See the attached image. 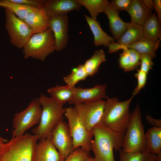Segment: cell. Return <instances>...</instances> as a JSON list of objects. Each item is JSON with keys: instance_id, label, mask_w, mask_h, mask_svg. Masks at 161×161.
I'll return each mask as SVG.
<instances>
[{"instance_id": "1", "label": "cell", "mask_w": 161, "mask_h": 161, "mask_svg": "<svg viewBox=\"0 0 161 161\" xmlns=\"http://www.w3.org/2000/svg\"><path fill=\"white\" fill-rule=\"evenodd\" d=\"M94 139L91 141V150L96 161H115L113 150L118 151L122 147L124 134L114 132L98 124L92 129Z\"/></svg>"}, {"instance_id": "2", "label": "cell", "mask_w": 161, "mask_h": 161, "mask_svg": "<svg viewBox=\"0 0 161 161\" xmlns=\"http://www.w3.org/2000/svg\"><path fill=\"white\" fill-rule=\"evenodd\" d=\"M134 97L132 95L122 101H120L116 97L107 98L98 124L114 132L124 134L130 117V105Z\"/></svg>"}, {"instance_id": "3", "label": "cell", "mask_w": 161, "mask_h": 161, "mask_svg": "<svg viewBox=\"0 0 161 161\" xmlns=\"http://www.w3.org/2000/svg\"><path fill=\"white\" fill-rule=\"evenodd\" d=\"M37 140L28 133L12 137L0 148V161H35Z\"/></svg>"}, {"instance_id": "4", "label": "cell", "mask_w": 161, "mask_h": 161, "mask_svg": "<svg viewBox=\"0 0 161 161\" xmlns=\"http://www.w3.org/2000/svg\"><path fill=\"white\" fill-rule=\"evenodd\" d=\"M39 99L42 109L39 125L32 132L40 140L50 139L51 132L57 123L63 119L65 108L64 104L58 103L43 93Z\"/></svg>"}, {"instance_id": "5", "label": "cell", "mask_w": 161, "mask_h": 161, "mask_svg": "<svg viewBox=\"0 0 161 161\" xmlns=\"http://www.w3.org/2000/svg\"><path fill=\"white\" fill-rule=\"evenodd\" d=\"M147 149L141 110L138 104L131 113L124 136L122 149L126 152H142Z\"/></svg>"}, {"instance_id": "6", "label": "cell", "mask_w": 161, "mask_h": 161, "mask_svg": "<svg viewBox=\"0 0 161 161\" xmlns=\"http://www.w3.org/2000/svg\"><path fill=\"white\" fill-rule=\"evenodd\" d=\"M23 49L24 59L32 58L44 61L55 50V40L52 30L49 28L33 34Z\"/></svg>"}, {"instance_id": "7", "label": "cell", "mask_w": 161, "mask_h": 161, "mask_svg": "<svg viewBox=\"0 0 161 161\" xmlns=\"http://www.w3.org/2000/svg\"><path fill=\"white\" fill-rule=\"evenodd\" d=\"M42 109L39 98L32 100L27 107L15 114L13 120L12 137L23 135L27 130L39 123Z\"/></svg>"}, {"instance_id": "8", "label": "cell", "mask_w": 161, "mask_h": 161, "mask_svg": "<svg viewBox=\"0 0 161 161\" xmlns=\"http://www.w3.org/2000/svg\"><path fill=\"white\" fill-rule=\"evenodd\" d=\"M64 114L68 121V125L72 140L73 150L81 147L90 151L93 137L92 133L87 130L74 108H65Z\"/></svg>"}, {"instance_id": "9", "label": "cell", "mask_w": 161, "mask_h": 161, "mask_svg": "<svg viewBox=\"0 0 161 161\" xmlns=\"http://www.w3.org/2000/svg\"><path fill=\"white\" fill-rule=\"evenodd\" d=\"M5 27L12 45L23 48L33 34L31 29L22 20L10 11L5 9Z\"/></svg>"}, {"instance_id": "10", "label": "cell", "mask_w": 161, "mask_h": 161, "mask_svg": "<svg viewBox=\"0 0 161 161\" xmlns=\"http://www.w3.org/2000/svg\"><path fill=\"white\" fill-rule=\"evenodd\" d=\"M105 103V101L100 99L75 106L78 115L89 132H92L93 128L99 123Z\"/></svg>"}, {"instance_id": "11", "label": "cell", "mask_w": 161, "mask_h": 161, "mask_svg": "<svg viewBox=\"0 0 161 161\" xmlns=\"http://www.w3.org/2000/svg\"><path fill=\"white\" fill-rule=\"evenodd\" d=\"M49 139L65 158L73 151L72 140L68 125L63 119L52 129Z\"/></svg>"}, {"instance_id": "12", "label": "cell", "mask_w": 161, "mask_h": 161, "mask_svg": "<svg viewBox=\"0 0 161 161\" xmlns=\"http://www.w3.org/2000/svg\"><path fill=\"white\" fill-rule=\"evenodd\" d=\"M49 27L54 36L55 50L60 51L66 48L68 40L69 18L67 14L49 17Z\"/></svg>"}, {"instance_id": "13", "label": "cell", "mask_w": 161, "mask_h": 161, "mask_svg": "<svg viewBox=\"0 0 161 161\" xmlns=\"http://www.w3.org/2000/svg\"><path fill=\"white\" fill-rule=\"evenodd\" d=\"M160 41L155 42L144 37L138 41L126 45H120L115 42H113L108 47V52L111 53L115 52L120 49H132L140 54H149L154 58L156 56V52L159 47Z\"/></svg>"}, {"instance_id": "14", "label": "cell", "mask_w": 161, "mask_h": 161, "mask_svg": "<svg viewBox=\"0 0 161 161\" xmlns=\"http://www.w3.org/2000/svg\"><path fill=\"white\" fill-rule=\"evenodd\" d=\"M106 84L98 85L91 88L75 87V93L73 99L69 103L75 106L97 100L106 99Z\"/></svg>"}, {"instance_id": "15", "label": "cell", "mask_w": 161, "mask_h": 161, "mask_svg": "<svg viewBox=\"0 0 161 161\" xmlns=\"http://www.w3.org/2000/svg\"><path fill=\"white\" fill-rule=\"evenodd\" d=\"M81 6L77 0H45L43 9L49 17L78 10Z\"/></svg>"}, {"instance_id": "16", "label": "cell", "mask_w": 161, "mask_h": 161, "mask_svg": "<svg viewBox=\"0 0 161 161\" xmlns=\"http://www.w3.org/2000/svg\"><path fill=\"white\" fill-rule=\"evenodd\" d=\"M65 159L49 139L40 140L37 143L35 161H64Z\"/></svg>"}, {"instance_id": "17", "label": "cell", "mask_w": 161, "mask_h": 161, "mask_svg": "<svg viewBox=\"0 0 161 161\" xmlns=\"http://www.w3.org/2000/svg\"><path fill=\"white\" fill-rule=\"evenodd\" d=\"M23 21L31 29L33 34L41 32L49 28V17L43 8L30 12Z\"/></svg>"}, {"instance_id": "18", "label": "cell", "mask_w": 161, "mask_h": 161, "mask_svg": "<svg viewBox=\"0 0 161 161\" xmlns=\"http://www.w3.org/2000/svg\"><path fill=\"white\" fill-rule=\"evenodd\" d=\"M104 13L107 16L110 30L113 38L117 40L124 33L127 28L128 23L123 21L119 15V12L109 4Z\"/></svg>"}, {"instance_id": "19", "label": "cell", "mask_w": 161, "mask_h": 161, "mask_svg": "<svg viewBox=\"0 0 161 161\" xmlns=\"http://www.w3.org/2000/svg\"><path fill=\"white\" fill-rule=\"evenodd\" d=\"M126 11L130 16L131 23L142 26L147 18L152 14L142 0H132Z\"/></svg>"}, {"instance_id": "20", "label": "cell", "mask_w": 161, "mask_h": 161, "mask_svg": "<svg viewBox=\"0 0 161 161\" xmlns=\"http://www.w3.org/2000/svg\"><path fill=\"white\" fill-rule=\"evenodd\" d=\"M84 16L94 35V44L95 46L98 47L102 45L108 47L111 43L115 42L113 37L103 30L99 22L86 15H84Z\"/></svg>"}, {"instance_id": "21", "label": "cell", "mask_w": 161, "mask_h": 161, "mask_svg": "<svg viewBox=\"0 0 161 161\" xmlns=\"http://www.w3.org/2000/svg\"><path fill=\"white\" fill-rule=\"evenodd\" d=\"M161 24L156 13H152L142 25L144 37L155 42L160 41Z\"/></svg>"}, {"instance_id": "22", "label": "cell", "mask_w": 161, "mask_h": 161, "mask_svg": "<svg viewBox=\"0 0 161 161\" xmlns=\"http://www.w3.org/2000/svg\"><path fill=\"white\" fill-rule=\"evenodd\" d=\"M52 99L55 101L63 104L71 101L75 97V87H71L67 85H56L47 90Z\"/></svg>"}, {"instance_id": "23", "label": "cell", "mask_w": 161, "mask_h": 161, "mask_svg": "<svg viewBox=\"0 0 161 161\" xmlns=\"http://www.w3.org/2000/svg\"><path fill=\"white\" fill-rule=\"evenodd\" d=\"M144 37L142 26L131 22L125 32L116 42L121 45H126L135 43Z\"/></svg>"}, {"instance_id": "24", "label": "cell", "mask_w": 161, "mask_h": 161, "mask_svg": "<svg viewBox=\"0 0 161 161\" xmlns=\"http://www.w3.org/2000/svg\"><path fill=\"white\" fill-rule=\"evenodd\" d=\"M147 148L161 159V127H152L145 133Z\"/></svg>"}, {"instance_id": "25", "label": "cell", "mask_w": 161, "mask_h": 161, "mask_svg": "<svg viewBox=\"0 0 161 161\" xmlns=\"http://www.w3.org/2000/svg\"><path fill=\"white\" fill-rule=\"evenodd\" d=\"M120 161H161V159L147 149L142 152H126L122 148L118 150Z\"/></svg>"}, {"instance_id": "26", "label": "cell", "mask_w": 161, "mask_h": 161, "mask_svg": "<svg viewBox=\"0 0 161 161\" xmlns=\"http://www.w3.org/2000/svg\"><path fill=\"white\" fill-rule=\"evenodd\" d=\"M106 61L105 54L102 49L96 50L92 57L83 64L88 76H92L97 72L100 65Z\"/></svg>"}, {"instance_id": "27", "label": "cell", "mask_w": 161, "mask_h": 161, "mask_svg": "<svg viewBox=\"0 0 161 161\" xmlns=\"http://www.w3.org/2000/svg\"><path fill=\"white\" fill-rule=\"evenodd\" d=\"M82 6L88 10L92 19L97 20L98 14L104 12L107 6L109 4L107 0H77Z\"/></svg>"}, {"instance_id": "28", "label": "cell", "mask_w": 161, "mask_h": 161, "mask_svg": "<svg viewBox=\"0 0 161 161\" xmlns=\"http://www.w3.org/2000/svg\"><path fill=\"white\" fill-rule=\"evenodd\" d=\"M0 7L10 11L22 20L29 13L38 9L15 3L10 0H0Z\"/></svg>"}, {"instance_id": "29", "label": "cell", "mask_w": 161, "mask_h": 161, "mask_svg": "<svg viewBox=\"0 0 161 161\" xmlns=\"http://www.w3.org/2000/svg\"><path fill=\"white\" fill-rule=\"evenodd\" d=\"M88 76L83 65L80 64L73 69L71 73L63 78L66 85L74 87L78 82L86 80Z\"/></svg>"}, {"instance_id": "30", "label": "cell", "mask_w": 161, "mask_h": 161, "mask_svg": "<svg viewBox=\"0 0 161 161\" xmlns=\"http://www.w3.org/2000/svg\"><path fill=\"white\" fill-rule=\"evenodd\" d=\"M89 152L82 148H77L74 150L64 161H83L86 157L90 155Z\"/></svg>"}, {"instance_id": "31", "label": "cell", "mask_w": 161, "mask_h": 161, "mask_svg": "<svg viewBox=\"0 0 161 161\" xmlns=\"http://www.w3.org/2000/svg\"><path fill=\"white\" fill-rule=\"evenodd\" d=\"M147 74L140 69L137 70V72L134 75L137 81V84L134 89L132 95L134 96L137 95L141 89L145 86Z\"/></svg>"}, {"instance_id": "32", "label": "cell", "mask_w": 161, "mask_h": 161, "mask_svg": "<svg viewBox=\"0 0 161 161\" xmlns=\"http://www.w3.org/2000/svg\"><path fill=\"white\" fill-rule=\"evenodd\" d=\"M153 58L150 55L147 54H140V69L148 74L150 69H152L153 65L152 61Z\"/></svg>"}, {"instance_id": "33", "label": "cell", "mask_w": 161, "mask_h": 161, "mask_svg": "<svg viewBox=\"0 0 161 161\" xmlns=\"http://www.w3.org/2000/svg\"><path fill=\"white\" fill-rule=\"evenodd\" d=\"M120 54L119 63L120 67L125 72L129 71L130 56L127 49H123Z\"/></svg>"}, {"instance_id": "34", "label": "cell", "mask_w": 161, "mask_h": 161, "mask_svg": "<svg viewBox=\"0 0 161 161\" xmlns=\"http://www.w3.org/2000/svg\"><path fill=\"white\" fill-rule=\"evenodd\" d=\"M130 56L129 71L136 69L140 65V54L132 49H127Z\"/></svg>"}, {"instance_id": "35", "label": "cell", "mask_w": 161, "mask_h": 161, "mask_svg": "<svg viewBox=\"0 0 161 161\" xmlns=\"http://www.w3.org/2000/svg\"><path fill=\"white\" fill-rule=\"evenodd\" d=\"M132 0H112L109 1L110 4L114 9L120 11H126L129 7Z\"/></svg>"}, {"instance_id": "36", "label": "cell", "mask_w": 161, "mask_h": 161, "mask_svg": "<svg viewBox=\"0 0 161 161\" xmlns=\"http://www.w3.org/2000/svg\"><path fill=\"white\" fill-rule=\"evenodd\" d=\"M12 2L21 5L42 8L45 0H10Z\"/></svg>"}, {"instance_id": "37", "label": "cell", "mask_w": 161, "mask_h": 161, "mask_svg": "<svg viewBox=\"0 0 161 161\" xmlns=\"http://www.w3.org/2000/svg\"><path fill=\"white\" fill-rule=\"evenodd\" d=\"M146 119L148 123L152 127H161V119H155L152 117L150 115H147Z\"/></svg>"}, {"instance_id": "38", "label": "cell", "mask_w": 161, "mask_h": 161, "mask_svg": "<svg viewBox=\"0 0 161 161\" xmlns=\"http://www.w3.org/2000/svg\"><path fill=\"white\" fill-rule=\"evenodd\" d=\"M153 1L154 8L157 13V17L161 24V0H154Z\"/></svg>"}, {"instance_id": "39", "label": "cell", "mask_w": 161, "mask_h": 161, "mask_svg": "<svg viewBox=\"0 0 161 161\" xmlns=\"http://www.w3.org/2000/svg\"><path fill=\"white\" fill-rule=\"evenodd\" d=\"M142 1L144 5L148 9L151 11L154 9L153 1L152 0H143Z\"/></svg>"}, {"instance_id": "40", "label": "cell", "mask_w": 161, "mask_h": 161, "mask_svg": "<svg viewBox=\"0 0 161 161\" xmlns=\"http://www.w3.org/2000/svg\"><path fill=\"white\" fill-rule=\"evenodd\" d=\"M83 161H96L94 158L92 157L90 155L86 157Z\"/></svg>"}, {"instance_id": "41", "label": "cell", "mask_w": 161, "mask_h": 161, "mask_svg": "<svg viewBox=\"0 0 161 161\" xmlns=\"http://www.w3.org/2000/svg\"><path fill=\"white\" fill-rule=\"evenodd\" d=\"M7 142V140L0 137V148L4 143Z\"/></svg>"}]
</instances>
